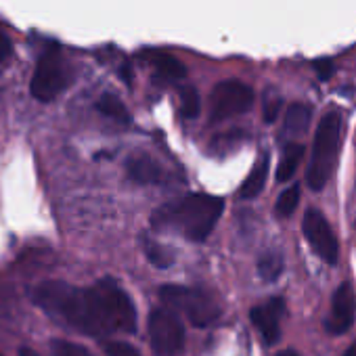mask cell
<instances>
[{"label": "cell", "mask_w": 356, "mask_h": 356, "mask_svg": "<svg viewBox=\"0 0 356 356\" xmlns=\"http://www.w3.org/2000/svg\"><path fill=\"white\" fill-rule=\"evenodd\" d=\"M354 316H356V293L350 283H341L333 293L331 314L325 327L331 335H341L354 325Z\"/></svg>", "instance_id": "cell-9"}, {"label": "cell", "mask_w": 356, "mask_h": 356, "mask_svg": "<svg viewBox=\"0 0 356 356\" xmlns=\"http://www.w3.org/2000/svg\"><path fill=\"white\" fill-rule=\"evenodd\" d=\"M312 67H314L316 76H318L323 82L329 80V78L333 76V61H331V59H316V61L312 63Z\"/></svg>", "instance_id": "cell-23"}, {"label": "cell", "mask_w": 356, "mask_h": 356, "mask_svg": "<svg viewBox=\"0 0 356 356\" xmlns=\"http://www.w3.org/2000/svg\"><path fill=\"white\" fill-rule=\"evenodd\" d=\"M143 250L149 258V262L157 268H168L174 262V256L168 248L159 245L157 241H143Z\"/></svg>", "instance_id": "cell-19"}, {"label": "cell", "mask_w": 356, "mask_h": 356, "mask_svg": "<svg viewBox=\"0 0 356 356\" xmlns=\"http://www.w3.org/2000/svg\"><path fill=\"white\" fill-rule=\"evenodd\" d=\"M51 352L53 356H95L88 348H84L82 343L76 341H67V339H55L51 343Z\"/></svg>", "instance_id": "cell-21"}, {"label": "cell", "mask_w": 356, "mask_h": 356, "mask_svg": "<svg viewBox=\"0 0 356 356\" xmlns=\"http://www.w3.org/2000/svg\"><path fill=\"white\" fill-rule=\"evenodd\" d=\"M339 143H341V113L327 111L323 120L318 122V128L314 134L312 157L306 170V183L312 191H321L327 185L337 161Z\"/></svg>", "instance_id": "cell-3"}, {"label": "cell", "mask_w": 356, "mask_h": 356, "mask_svg": "<svg viewBox=\"0 0 356 356\" xmlns=\"http://www.w3.org/2000/svg\"><path fill=\"white\" fill-rule=\"evenodd\" d=\"M149 341L155 356H176L185 346V325L172 310L155 308L149 314Z\"/></svg>", "instance_id": "cell-6"}, {"label": "cell", "mask_w": 356, "mask_h": 356, "mask_svg": "<svg viewBox=\"0 0 356 356\" xmlns=\"http://www.w3.org/2000/svg\"><path fill=\"white\" fill-rule=\"evenodd\" d=\"M268 168H270L268 155L260 157V159L254 163L250 176L245 178L243 185H241V189H239V200H254V197H258V195L262 193V189H264V185H266V178H268Z\"/></svg>", "instance_id": "cell-13"}, {"label": "cell", "mask_w": 356, "mask_h": 356, "mask_svg": "<svg viewBox=\"0 0 356 356\" xmlns=\"http://www.w3.org/2000/svg\"><path fill=\"white\" fill-rule=\"evenodd\" d=\"M105 354H107V356H143L132 343L120 341V339L107 341V343H105Z\"/></svg>", "instance_id": "cell-22"}, {"label": "cell", "mask_w": 356, "mask_h": 356, "mask_svg": "<svg viewBox=\"0 0 356 356\" xmlns=\"http://www.w3.org/2000/svg\"><path fill=\"white\" fill-rule=\"evenodd\" d=\"M126 172L130 176V181L138 185H157L163 181V170L149 157H130L126 161Z\"/></svg>", "instance_id": "cell-11"}, {"label": "cell", "mask_w": 356, "mask_h": 356, "mask_svg": "<svg viewBox=\"0 0 356 356\" xmlns=\"http://www.w3.org/2000/svg\"><path fill=\"white\" fill-rule=\"evenodd\" d=\"M181 111H183V115L189 118V120H193V118L200 115V111H202V97H200L197 88L185 86V88L181 90Z\"/></svg>", "instance_id": "cell-20"}, {"label": "cell", "mask_w": 356, "mask_h": 356, "mask_svg": "<svg viewBox=\"0 0 356 356\" xmlns=\"http://www.w3.org/2000/svg\"><path fill=\"white\" fill-rule=\"evenodd\" d=\"M304 157V147L298 145V143H289L283 151V157L279 161V168H277V181L279 183H287L289 178L296 174L300 161Z\"/></svg>", "instance_id": "cell-15"}, {"label": "cell", "mask_w": 356, "mask_h": 356, "mask_svg": "<svg viewBox=\"0 0 356 356\" xmlns=\"http://www.w3.org/2000/svg\"><path fill=\"white\" fill-rule=\"evenodd\" d=\"M283 310H285V306H283L281 298H273L268 304L252 308V312H250L252 325L260 331V335L266 343H275L279 339V335H281L279 318H281Z\"/></svg>", "instance_id": "cell-10"}, {"label": "cell", "mask_w": 356, "mask_h": 356, "mask_svg": "<svg viewBox=\"0 0 356 356\" xmlns=\"http://www.w3.org/2000/svg\"><path fill=\"white\" fill-rule=\"evenodd\" d=\"M277 356H300L296 350H283V352H279Z\"/></svg>", "instance_id": "cell-28"}, {"label": "cell", "mask_w": 356, "mask_h": 356, "mask_svg": "<svg viewBox=\"0 0 356 356\" xmlns=\"http://www.w3.org/2000/svg\"><path fill=\"white\" fill-rule=\"evenodd\" d=\"M258 273L264 281H277L283 273V258L277 252H266L258 260Z\"/></svg>", "instance_id": "cell-17"}, {"label": "cell", "mask_w": 356, "mask_h": 356, "mask_svg": "<svg viewBox=\"0 0 356 356\" xmlns=\"http://www.w3.org/2000/svg\"><path fill=\"white\" fill-rule=\"evenodd\" d=\"M225 212V200L206 193H191L161 206L153 216L155 229L181 231L189 241H206Z\"/></svg>", "instance_id": "cell-2"}, {"label": "cell", "mask_w": 356, "mask_h": 356, "mask_svg": "<svg viewBox=\"0 0 356 356\" xmlns=\"http://www.w3.org/2000/svg\"><path fill=\"white\" fill-rule=\"evenodd\" d=\"M13 55V44H11V38L0 30V63L9 61V57Z\"/></svg>", "instance_id": "cell-25"}, {"label": "cell", "mask_w": 356, "mask_h": 356, "mask_svg": "<svg viewBox=\"0 0 356 356\" xmlns=\"http://www.w3.org/2000/svg\"><path fill=\"white\" fill-rule=\"evenodd\" d=\"M312 120V109L306 103H291L285 111V134L289 136H302L308 132Z\"/></svg>", "instance_id": "cell-14"}, {"label": "cell", "mask_w": 356, "mask_h": 356, "mask_svg": "<svg viewBox=\"0 0 356 356\" xmlns=\"http://www.w3.org/2000/svg\"><path fill=\"white\" fill-rule=\"evenodd\" d=\"M254 90L245 82L239 80H225L216 84L210 99V118L212 122H222L235 115H241L252 109L254 105Z\"/></svg>", "instance_id": "cell-7"}, {"label": "cell", "mask_w": 356, "mask_h": 356, "mask_svg": "<svg viewBox=\"0 0 356 356\" xmlns=\"http://www.w3.org/2000/svg\"><path fill=\"white\" fill-rule=\"evenodd\" d=\"M302 231L310 248L318 254V258L327 264H335L339 256V245L335 239L333 229L329 227V220L325 214L316 208L306 210L304 220H302Z\"/></svg>", "instance_id": "cell-8"}, {"label": "cell", "mask_w": 356, "mask_h": 356, "mask_svg": "<svg viewBox=\"0 0 356 356\" xmlns=\"http://www.w3.org/2000/svg\"><path fill=\"white\" fill-rule=\"evenodd\" d=\"M147 57H149V63L153 65L157 78H161L165 82H181L187 76V67L181 61H178L174 55H170V53L153 51Z\"/></svg>", "instance_id": "cell-12"}, {"label": "cell", "mask_w": 356, "mask_h": 356, "mask_svg": "<svg viewBox=\"0 0 356 356\" xmlns=\"http://www.w3.org/2000/svg\"><path fill=\"white\" fill-rule=\"evenodd\" d=\"M97 109L103 113V115H107V118H111L113 122H120V124H130V113H128V109H126V105L118 99V97H113V95H103L101 99H99V103H97Z\"/></svg>", "instance_id": "cell-16"}, {"label": "cell", "mask_w": 356, "mask_h": 356, "mask_svg": "<svg viewBox=\"0 0 356 356\" xmlns=\"http://www.w3.org/2000/svg\"><path fill=\"white\" fill-rule=\"evenodd\" d=\"M279 109H281V99L275 97V99H268L264 103V122L266 124H273L277 118H279Z\"/></svg>", "instance_id": "cell-24"}, {"label": "cell", "mask_w": 356, "mask_h": 356, "mask_svg": "<svg viewBox=\"0 0 356 356\" xmlns=\"http://www.w3.org/2000/svg\"><path fill=\"white\" fill-rule=\"evenodd\" d=\"M159 298L170 308L183 312L195 327H208L220 316V306L204 289L185 285H161Z\"/></svg>", "instance_id": "cell-4"}, {"label": "cell", "mask_w": 356, "mask_h": 356, "mask_svg": "<svg viewBox=\"0 0 356 356\" xmlns=\"http://www.w3.org/2000/svg\"><path fill=\"white\" fill-rule=\"evenodd\" d=\"M32 296L49 316L90 337L136 331V308L113 279H101L92 287L47 281L40 283Z\"/></svg>", "instance_id": "cell-1"}, {"label": "cell", "mask_w": 356, "mask_h": 356, "mask_svg": "<svg viewBox=\"0 0 356 356\" xmlns=\"http://www.w3.org/2000/svg\"><path fill=\"white\" fill-rule=\"evenodd\" d=\"M19 356H40L36 350H32V348H22L19 350Z\"/></svg>", "instance_id": "cell-26"}, {"label": "cell", "mask_w": 356, "mask_h": 356, "mask_svg": "<svg viewBox=\"0 0 356 356\" xmlns=\"http://www.w3.org/2000/svg\"><path fill=\"white\" fill-rule=\"evenodd\" d=\"M343 356H356V341H354V343L343 352Z\"/></svg>", "instance_id": "cell-27"}, {"label": "cell", "mask_w": 356, "mask_h": 356, "mask_svg": "<svg viewBox=\"0 0 356 356\" xmlns=\"http://www.w3.org/2000/svg\"><path fill=\"white\" fill-rule=\"evenodd\" d=\"M300 195H302L300 185H291V187H287V189L279 195L277 206H275V212H277L281 218L291 216V214L296 212L298 204H300Z\"/></svg>", "instance_id": "cell-18"}, {"label": "cell", "mask_w": 356, "mask_h": 356, "mask_svg": "<svg viewBox=\"0 0 356 356\" xmlns=\"http://www.w3.org/2000/svg\"><path fill=\"white\" fill-rule=\"evenodd\" d=\"M70 84V67L57 47H49L36 61L30 92L40 103L55 101Z\"/></svg>", "instance_id": "cell-5"}, {"label": "cell", "mask_w": 356, "mask_h": 356, "mask_svg": "<svg viewBox=\"0 0 356 356\" xmlns=\"http://www.w3.org/2000/svg\"><path fill=\"white\" fill-rule=\"evenodd\" d=\"M0 356H3V354H0Z\"/></svg>", "instance_id": "cell-29"}]
</instances>
